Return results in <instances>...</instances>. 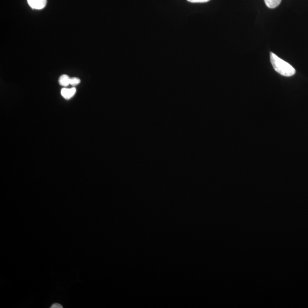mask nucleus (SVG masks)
Masks as SVG:
<instances>
[{"mask_svg": "<svg viewBox=\"0 0 308 308\" xmlns=\"http://www.w3.org/2000/svg\"><path fill=\"white\" fill-rule=\"evenodd\" d=\"M270 61L276 72L283 76L292 77L296 73V70L293 66L274 53H270Z\"/></svg>", "mask_w": 308, "mask_h": 308, "instance_id": "1", "label": "nucleus"}, {"mask_svg": "<svg viewBox=\"0 0 308 308\" xmlns=\"http://www.w3.org/2000/svg\"><path fill=\"white\" fill-rule=\"evenodd\" d=\"M27 2L31 8L40 10L45 7L47 0H27Z\"/></svg>", "mask_w": 308, "mask_h": 308, "instance_id": "2", "label": "nucleus"}, {"mask_svg": "<svg viewBox=\"0 0 308 308\" xmlns=\"http://www.w3.org/2000/svg\"><path fill=\"white\" fill-rule=\"evenodd\" d=\"M76 93V89L73 88L72 89L64 88L61 90V95L63 97L66 99V100H69L72 98L74 94Z\"/></svg>", "mask_w": 308, "mask_h": 308, "instance_id": "3", "label": "nucleus"}, {"mask_svg": "<svg viewBox=\"0 0 308 308\" xmlns=\"http://www.w3.org/2000/svg\"><path fill=\"white\" fill-rule=\"evenodd\" d=\"M282 0H264L268 7L270 9H275L281 3Z\"/></svg>", "mask_w": 308, "mask_h": 308, "instance_id": "4", "label": "nucleus"}, {"mask_svg": "<svg viewBox=\"0 0 308 308\" xmlns=\"http://www.w3.org/2000/svg\"><path fill=\"white\" fill-rule=\"evenodd\" d=\"M58 82L60 85L66 87L70 85V78L67 75H62L59 78Z\"/></svg>", "mask_w": 308, "mask_h": 308, "instance_id": "5", "label": "nucleus"}, {"mask_svg": "<svg viewBox=\"0 0 308 308\" xmlns=\"http://www.w3.org/2000/svg\"><path fill=\"white\" fill-rule=\"evenodd\" d=\"M81 82L80 79L77 77L70 78V85L72 86H77L80 84Z\"/></svg>", "mask_w": 308, "mask_h": 308, "instance_id": "6", "label": "nucleus"}, {"mask_svg": "<svg viewBox=\"0 0 308 308\" xmlns=\"http://www.w3.org/2000/svg\"><path fill=\"white\" fill-rule=\"evenodd\" d=\"M187 1L191 3H204L210 1V0H187Z\"/></svg>", "mask_w": 308, "mask_h": 308, "instance_id": "7", "label": "nucleus"}, {"mask_svg": "<svg viewBox=\"0 0 308 308\" xmlns=\"http://www.w3.org/2000/svg\"><path fill=\"white\" fill-rule=\"evenodd\" d=\"M50 308H62L63 307L60 304L55 303L53 304V305L51 306Z\"/></svg>", "mask_w": 308, "mask_h": 308, "instance_id": "8", "label": "nucleus"}]
</instances>
